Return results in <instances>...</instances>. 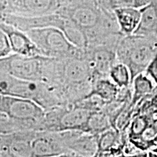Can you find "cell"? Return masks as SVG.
<instances>
[{"label": "cell", "instance_id": "1", "mask_svg": "<svg viewBox=\"0 0 157 157\" xmlns=\"http://www.w3.org/2000/svg\"><path fill=\"white\" fill-rule=\"evenodd\" d=\"M0 95L31 100L45 111L66 105L56 88L50 84L19 79L5 73H0Z\"/></svg>", "mask_w": 157, "mask_h": 157}, {"label": "cell", "instance_id": "2", "mask_svg": "<svg viewBox=\"0 0 157 157\" xmlns=\"http://www.w3.org/2000/svg\"><path fill=\"white\" fill-rule=\"evenodd\" d=\"M117 55L118 61L130 71L133 81L135 76L146 71L157 55V38L136 34L124 36L118 44Z\"/></svg>", "mask_w": 157, "mask_h": 157}, {"label": "cell", "instance_id": "3", "mask_svg": "<svg viewBox=\"0 0 157 157\" xmlns=\"http://www.w3.org/2000/svg\"><path fill=\"white\" fill-rule=\"evenodd\" d=\"M54 58L43 56H23L17 54L0 58V73L19 79L50 83Z\"/></svg>", "mask_w": 157, "mask_h": 157}, {"label": "cell", "instance_id": "4", "mask_svg": "<svg viewBox=\"0 0 157 157\" xmlns=\"http://www.w3.org/2000/svg\"><path fill=\"white\" fill-rule=\"evenodd\" d=\"M43 56L52 58H83L84 50L73 44L60 29L50 27L26 32Z\"/></svg>", "mask_w": 157, "mask_h": 157}, {"label": "cell", "instance_id": "5", "mask_svg": "<svg viewBox=\"0 0 157 157\" xmlns=\"http://www.w3.org/2000/svg\"><path fill=\"white\" fill-rule=\"evenodd\" d=\"M0 113L17 121L31 124L37 132H41L45 110L31 100L0 95Z\"/></svg>", "mask_w": 157, "mask_h": 157}, {"label": "cell", "instance_id": "6", "mask_svg": "<svg viewBox=\"0 0 157 157\" xmlns=\"http://www.w3.org/2000/svg\"><path fill=\"white\" fill-rule=\"evenodd\" d=\"M66 0H0L2 14L22 17L57 13Z\"/></svg>", "mask_w": 157, "mask_h": 157}, {"label": "cell", "instance_id": "7", "mask_svg": "<svg viewBox=\"0 0 157 157\" xmlns=\"http://www.w3.org/2000/svg\"><path fill=\"white\" fill-rule=\"evenodd\" d=\"M0 15V21L13 25L24 32H28L34 29L53 27L62 30L67 36L74 29L70 23L58 13L33 17L16 16L7 14H2Z\"/></svg>", "mask_w": 157, "mask_h": 157}, {"label": "cell", "instance_id": "8", "mask_svg": "<svg viewBox=\"0 0 157 157\" xmlns=\"http://www.w3.org/2000/svg\"><path fill=\"white\" fill-rule=\"evenodd\" d=\"M93 74V82L99 78L109 77L110 71L118 61L117 49L108 46L90 47L84 50Z\"/></svg>", "mask_w": 157, "mask_h": 157}, {"label": "cell", "instance_id": "9", "mask_svg": "<svg viewBox=\"0 0 157 157\" xmlns=\"http://www.w3.org/2000/svg\"><path fill=\"white\" fill-rule=\"evenodd\" d=\"M36 131L0 135V157H33L32 141Z\"/></svg>", "mask_w": 157, "mask_h": 157}, {"label": "cell", "instance_id": "10", "mask_svg": "<svg viewBox=\"0 0 157 157\" xmlns=\"http://www.w3.org/2000/svg\"><path fill=\"white\" fill-rule=\"evenodd\" d=\"M58 132L68 152L84 157H94L98 153V137L95 135L80 130Z\"/></svg>", "mask_w": 157, "mask_h": 157}, {"label": "cell", "instance_id": "11", "mask_svg": "<svg viewBox=\"0 0 157 157\" xmlns=\"http://www.w3.org/2000/svg\"><path fill=\"white\" fill-rule=\"evenodd\" d=\"M33 157H55L68 153L59 132H36L32 141Z\"/></svg>", "mask_w": 157, "mask_h": 157}, {"label": "cell", "instance_id": "12", "mask_svg": "<svg viewBox=\"0 0 157 157\" xmlns=\"http://www.w3.org/2000/svg\"><path fill=\"white\" fill-rule=\"evenodd\" d=\"M0 29L8 36L13 53L23 56H42L36 44L26 32L2 21H0Z\"/></svg>", "mask_w": 157, "mask_h": 157}, {"label": "cell", "instance_id": "13", "mask_svg": "<svg viewBox=\"0 0 157 157\" xmlns=\"http://www.w3.org/2000/svg\"><path fill=\"white\" fill-rule=\"evenodd\" d=\"M93 111L76 104L66 105L60 121V131H87V123Z\"/></svg>", "mask_w": 157, "mask_h": 157}, {"label": "cell", "instance_id": "14", "mask_svg": "<svg viewBox=\"0 0 157 157\" xmlns=\"http://www.w3.org/2000/svg\"><path fill=\"white\" fill-rule=\"evenodd\" d=\"M140 10V23L134 34L157 38V0H151Z\"/></svg>", "mask_w": 157, "mask_h": 157}, {"label": "cell", "instance_id": "15", "mask_svg": "<svg viewBox=\"0 0 157 157\" xmlns=\"http://www.w3.org/2000/svg\"><path fill=\"white\" fill-rule=\"evenodd\" d=\"M113 13L121 34L124 36L134 34L140 23V9H119Z\"/></svg>", "mask_w": 157, "mask_h": 157}, {"label": "cell", "instance_id": "16", "mask_svg": "<svg viewBox=\"0 0 157 157\" xmlns=\"http://www.w3.org/2000/svg\"><path fill=\"white\" fill-rule=\"evenodd\" d=\"M120 90L109 77L99 78L93 82L91 91L88 95H95L108 103L117 99Z\"/></svg>", "mask_w": 157, "mask_h": 157}, {"label": "cell", "instance_id": "17", "mask_svg": "<svg viewBox=\"0 0 157 157\" xmlns=\"http://www.w3.org/2000/svg\"><path fill=\"white\" fill-rule=\"evenodd\" d=\"M156 84L145 73L135 76L132 82V100L131 104L136 105L143 98L154 93Z\"/></svg>", "mask_w": 157, "mask_h": 157}, {"label": "cell", "instance_id": "18", "mask_svg": "<svg viewBox=\"0 0 157 157\" xmlns=\"http://www.w3.org/2000/svg\"><path fill=\"white\" fill-rule=\"evenodd\" d=\"M112 127L113 125L109 116L103 110H101L92 113L88 121L86 132L98 136Z\"/></svg>", "mask_w": 157, "mask_h": 157}, {"label": "cell", "instance_id": "19", "mask_svg": "<svg viewBox=\"0 0 157 157\" xmlns=\"http://www.w3.org/2000/svg\"><path fill=\"white\" fill-rule=\"evenodd\" d=\"M110 79L120 89L132 86V78L131 72L126 65L117 62L113 66L109 75Z\"/></svg>", "mask_w": 157, "mask_h": 157}, {"label": "cell", "instance_id": "20", "mask_svg": "<svg viewBox=\"0 0 157 157\" xmlns=\"http://www.w3.org/2000/svg\"><path fill=\"white\" fill-rule=\"evenodd\" d=\"M151 0H99L100 5L105 10L113 13L119 9H141Z\"/></svg>", "mask_w": 157, "mask_h": 157}, {"label": "cell", "instance_id": "21", "mask_svg": "<svg viewBox=\"0 0 157 157\" xmlns=\"http://www.w3.org/2000/svg\"><path fill=\"white\" fill-rule=\"evenodd\" d=\"M148 117L146 114H139L133 117L127 129L129 137H138L143 135L150 125Z\"/></svg>", "mask_w": 157, "mask_h": 157}, {"label": "cell", "instance_id": "22", "mask_svg": "<svg viewBox=\"0 0 157 157\" xmlns=\"http://www.w3.org/2000/svg\"><path fill=\"white\" fill-rule=\"evenodd\" d=\"M13 54L10 42L4 31L0 30V58H4Z\"/></svg>", "mask_w": 157, "mask_h": 157}, {"label": "cell", "instance_id": "23", "mask_svg": "<svg viewBox=\"0 0 157 157\" xmlns=\"http://www.w3.org/2000/svg\"><path fill=\"white\" fill-rule=\"evenodd\" d=\"M157 86V55L153 59L144 72Z\"/></svg>", "mask_w": 157, "mask_h": 157}, {"label": "cell", "instance_id": "24", "mask_svg": "<svg viewBox=\"0 0 157 157\" xmlns=\"http://www.w3.org/2000/svg\"><path fill=\"white\" fill-rule=\"evenodd\" d=\"M149 152H152L157 154V135L151 143V148Z\"/></svg>", "mask_w": 157, "mask_h": 157}, {"label": "cell", "instance_id": "25", "mask_svg": "<svg viewBox=\"0 0 157 157\" xmlns=\"http://www.w3.org/2000/svg\"><path fill=\"white\" fill-rule=\"evenodd\" d=\"M118 157H148V152H143L134 155H124L121 154Z\"/></svg>", "mask_w": 157, "mask_h": 157}, {"label": "cell", "instance_id": "26", "mask_svg": "<svg viewBox=\"0 0 157 157\" xmlns=\"http://www.w3.org/2000/svg\"><path fill=\"white\" fill-rule=\"evenodd\" d=\"M55 157H84V156H80V155L74 154V153L68 152V153H66V154L58 155V156H55Z\"/></svg>", "mask_w": 157, "mask_h": 157}, {"label": "cell", "instance_id": "27", "mask_svg": "<svg viewBox=\"0 0 157 157\" xmlns=\"http://www.w3.org/2000/svg\"><path fill=\"white\" fill-rule=\"evenodd\" d=\"M148 157H157V154L152 152H148Z\"/></svg>", "mask_w": 157, "mask_h": 157}]
</instances>
